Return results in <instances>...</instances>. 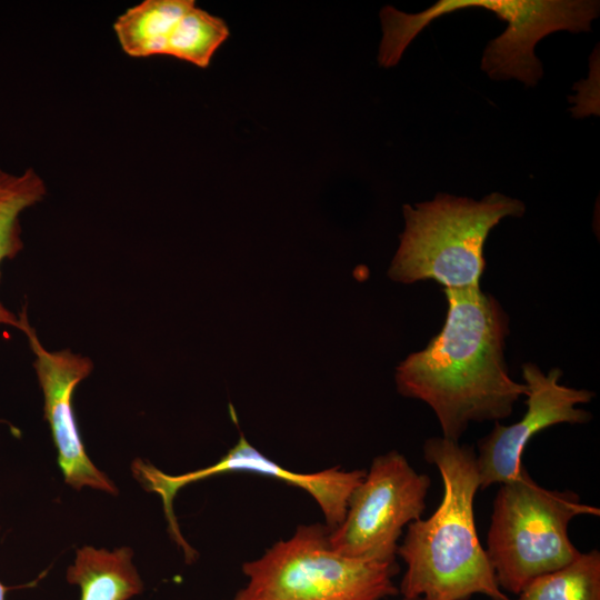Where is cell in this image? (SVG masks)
Returning <instances> with one entry per match:
<instances>
[{"label":"cell","mask_w":600,"mask_h":600,"mask_svg":"<svg viewBox=\"0 0 600 600\" xmlns=\"http://www.w3.org/2000/svg\"><path fill=\"white\" fill-rule=\"evenodd\" d=\"M47 187L32 168L11 173L0 168V266L23 248L20 216L43 200ZM1 274V272H0ZM0 326L20 329V318L0 301Z\"/></svg>","instance_id":"7c38bea8"},{"label":"cell","mask_w":600,"mask_h":600,"mask_svg":"<svg viewBox=\"0 0 600 600\" xmlns=\"http://www.w3.org/2000/svg\"><path fill=\"white\" fill-rule=\"evenodd\" d=\"M8 590L9 588L4 586L2 582H0V600H7L6 597H7Z\"/></svg>","instance_id":"9a60e30c"},{"label":"cell","mask_w":600,"mask_h":600,"mask_svg":"<svg viewBox=\"0 0 600 600\" xmlns=\"http://www.w3.org/2000/svg\"><path fill=\"white\" fill-rule=\"evenodd\" d=\"M229 34L223 19L194 3L181 18L168 56L206 69Z\"/></svg>","instance_id":"5bb4252c"},{"label":"cell","mask_w":600,"mask_h":600,"mask_svg":"<svg viewBox=\"0 0 600 600\" xmlns=\"http://www.w3.org/2000/svg\"><path fill=\"white\" fill-rule=\"evenodd\" d=\"M600 510L572 491L539 486L524 466L501 483L493 501L487 556L500 589L519 594L533 579L573 561L580 551L568 536L570 521Z\"/></svg>","instance_id":"277c9868"},{"label":"cell","mask_w":600,"mask_h":600,"mask_svg":"<svg viewBox=\"0 0 600 600\" xmlns=\"http://www.w3.org/2000/svg\"><path fill=\"white\" fill-rule=\"evenodd\" d=\"M324 523L301 524L292 537L243 563L247 583L233 600H382L399 589L396 560L337 552Z\"/></svg>","instance_id":"5b68a950"},{"label":"cell","mask_w":600,"mask_h":600,"mask_svg":"<svg viewBox=\"0 0 600 600\" xmlns=\"http://www.w3.org/2000/svg\"><path fill=\"white\" fill-rule=\"evenodd\" d=\"M524 211L522 201L499 192L481 200L438 193L414 207L403 204L406 228L388 274L402 283L431 279L444 289L478 287L489 232Z\"/></svg>","instance_id":"3957f363"},{"label":"cell","mask_w":600,"mask_h":600,"mask_svg":"<svg viewBox=\"0 0 600 600\" xmlns=\"http://www.w3.org/2000/svg\"><path fill=\"white\" fill-rule=\"evenodd\" d=\"M19 318V330L27 336L36 357L33 367L43 393L44 419L50 428L58 464L66 483L76 490L87 487L117 494L114 482L89 458L72 408V396L77 386L93 369L91 359L69 349L47 350L30 326L24 309Z\"/></svg>","instance_id":"ba28073f"},{"label":"cell","mask_w":600,"mask_h":600,"mask_svg":"<svg viewBox=\"0 0 600 600\" xmlns=\"http://www.w3.org/2000/svg\"><path fill=\"white\" fill-rule=\"evenodd\" d=\"M448 314L428 346L396 372L398 391L434 411L443 438L459 441L471 421L511 414L526 383L513 381L504 360L509 318L480 286L444 289Z\"/></svg>","instance_id":"6da1fadb"},{"label":"cell","mask_w":600,"mask_h":600,"mask_svg":"<svg viewBox=\"0 0 600 600\" xmlns=\"http://www.w3.org/2000/svg\"><path fill=\"white\" fill-rule=\"evenodd\" d=\"M131 471L144 490L160 497L169 532L173 541L182 549L184 559L189 563L196 560L197 552L183 538L173 511V500L183 487L229 472H249L276 478L309 493L320 507L326 524L333 530L343 521L349 498L367 472L361 469L347 471L340 468L310 473L294 472L262 454L242 434L221 459L202 469L182 474H169L149 461L136 459L131 463Z\"/></svg>","instance_id":"52a82bcc"},{"label":"cell","mask_w":600,"mask_h":600,"mask_svg":"<svg viewBox=\"0 0 600 600\" xmlns=\"http://www.w3.org/2000/svg\"><path fill=\"white\" fill-rule=\"evenodd\" d=\"M193 0H144L121 13L113 30L122 51L132 58L168 56L179 22Z\"/></svg>","instance_id":"8fae6325"},{"label":"cell","mask_w":600,"mask_h":600,"mask_svg":"<svg viewBox=\"0 0 600 600\" xmlns=\"http://www.w3.org/2000/svg\"><path fill=\"white\" fill-rule=\"evenodd\" d=\"M403 600H407V599H403ZM411 600H421L420 598H417V599H411Z\"/></svg>","instance_id":"2e32d148"},{"label":"cell","mask_w":600,"mask_h":600,"mask_svg":"<svg viewBox=\"0 0 600 600\" xmlns=\"http://www.w3.org/2000/svg\"><path fill=\"white\" fill-rule=\"evenodd\" d=\"M423 453L441 474L443 496L428 519L408 524L398 544L407 567L399 592L407 600H469L474 594L510 600L477 534L473 501L481 483L473 448L436 437L424 442Z\"/></svg>","instance_id":"7a4b0ae2"},{"label":"cell","mask_w":600,"mask_h":600,"mask_svg":"<svg viewBox=\"0 0 600 600\" xmlns=\"http://www.w3.org/2000/svg\"><path fill=\"white\" fill-rule=\"evenodd\" d=\"M430 483L398 451L376 457L330 532L331 547L347 557L396 560L402 530L421 518Z\"/></svg>","instance_id":"8992f818"},{"label":"cell","mask_w":600,"mask_h":600,"mask_svg":"<svg viewBox=\"0 0 600 600\" xmlns=\"http://www.w3.org/2000/svg\"><path fill=\"white\" fill-rule=\"evenodd\" d=\"M66 579L79 587L80 600H130L144 589L129 547L113 550L92 546L79 548Z\"/></svg>","instance_id":"30bf717a"},{"label":"cell","mask_w":600,"mask_h":600,"mask_svg":"<svg viewBox=\"0 0 600 600\" xmlns=\"http://www.w3.org/2000/svg\"><path fill=\"white\" fill-rule=\"evenodd\" d=\"M517 596V600H600V552H580L567 566L530 581Z\"/></svg>","instance_id":"4fadbf2b"},{"label":"cell","mask_w":600,"mask_h":600,"mask_svg":"<svg viewBox=\"0 0 600 600\" xmlns=\"http://www.w3.org/2000/svg\"><path fill=\"white\" fill-rule=\"evenodd\" d=\"M560 369L544 374L536 364H522V377L528 388L527 412L510 426L496 423L492 431L479 441L477 467L480 489L504 483L517 478L523 467L522 453L528 442L541 430L559 423H586L591 413L576 408L587 403L593 393L559 383Z\"/></svg>","instance_id":"9c48e42d"}]
</instances>
